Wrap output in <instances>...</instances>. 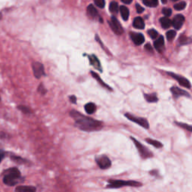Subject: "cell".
Masks as SVG:
<instances>
[{"instance_id": "cell-1", "label": "cell", "mask_w": 192, "mask_h": 192, "mask_svg": "<svg viewBox=\"0 0 192 192\" xmlns=\"http://www.w3.org/2000/svg\"><path fill=\"white\" fill-rule=\"evenodd\" d=\"M70 115L75 121L76 127L84 131H95L101 130L103 128V123L101 122L84 116L76 110H71Z\"/></svg>"}, {"instance_id": "cell-2", "label": "cell", "mask_w": 192, "mask_h": 192, "mask_svg": "<svg viewBox=\"0 0 192 192\" xmlns=\"http://www.w3.org/2000/svg\"><path fill=\"white\" fill-rule=\"evenodd\" d=\"M3 182L6 186H15L21 182L20 172L17 167H11L4 172Z\"/></svg>"}, {"instance_id": "cell-3", "label": "cell", "mask_w": 192, "mask_h": 192, "mask_svg": "<svg viewBox=\"0 0 192 192\" xmlns=\"http://www.w3.org/2000/svg\"><path fill=\"white\" fill-rule=\"evenodd\" d=\"M108 185L107 186V188H119L124 186H129V187H141L142 184L137 181H124L118 180V179H110L108 181Z\"/></svg>"}, {"instance_id": "cell-4", "label": "cell", "mask_w": 192, "mask_h": 192, "mask_svg": "<svg viewBox=\"0 0 192 192\" xmlns=\"http://www.w3.org/2000/svg\"><path fill=\"white\" fill-rule=\"evenodd\" d=\"M131 140L134 142V145L137 147V151H138L140 156H141V158L143 159L149 158H152L153 156V154H152V152L149 150V149H147L145 146H143V144H141V143H140L139 141H137L134 137H131Z\"/></svg>"}, {"instance_id": "cell-5", "label": "cell", "mask_w": 192, "mask_h": 192, "mask_svg": "<svg viewBox=\"0 0 192 192\" xmlns=\"http://www.w3.org/2000/svg\"><path fill=\"white\" fill-rule=\"evenodd\" d=\"M125 117H127L129 120L132 121V122H135V123L138 124L139 125H140L141 127L144 128L146 129H148L149 128V125L148 121L144 118H141V117H137L134 116V115L130 113H125Z\"/></svg>"}, {"instance_id": "cell-6", "label": "cell", "mask_w": 192, "mask_h": 192, "mask_svg": "<svg viewBox=\"0 0 192 192\" xmlns=\"http://www.w3.org/2000/svg\"><path fill=\"white\" fill-rule=\"evenodd\" d=\"M108 23L111 29L116 34H117V35H122L123 33V29H122L121 24H119V22L118 21V20L115 17H111L110 20Z\"/></svg>"}, {"instance_id": "cell-7", "label": "cell", "mask_w": 192, "mask_h": 192, "mask_svg": "<svg viewBox=\"0 0 192 192\" xmlns=\"http://www.w3.org/2000/svg\"><path fill=\"white\" fill-rule=\"evenodd\" d=\"M95 161L101 169H107L111 167V161L107 156H100L95 158Z\"/></svg>"}, {"instance_id": "cell-8", "label": "cell", "mask_w": 192, "mask_h": 192, "mask_svg": "<svg viewBox=\"0 0 192 192\" xmlns=\"http://www.w3.org/2000/svg\"><path fill=\"white\" fill-rule=\"evenodd\" d=\"M32 69H33L34 75L37 78H40L41 77L44 75V65L40 62H34L32 64Z\"/></svg>"}, {"instance_id": "cell-9", "label": "cell", "mask_w": 192, "mask_h": 192, "mask_svg": "<svg viewBox=\"0 0 192 192\" xmlns=\"http://www.w3.org/2000/svg\"><path fill=\"white\" fill-rule=\"evenodd\" d=\"M169 74L172 77H173L174 79H176V80L179 82V84H180L183 87H186V88L188 89H190L191 88V84L190 82H189L188 80H187L186 78H185V77H182V76H179V75H177V74H173V73H171V72H169Z\"/></svg>"}, {"instance_id": "cell-10", "label": "cell", "mask_w": 192, "mask_h": 192, "mask_svg": "<svg viewBox=\"0 0 192 192\" xmlns=\"http://www.w3.org/2000/svg\"><path fill=\"white\" fill-rule=\"evenodd\" d=\"M185 17L182 14H177L174 17L172 21V25L176 29H180L185 22Z\"/></svg>"}, {"instance_id": "cell-11", "label": "cell", "mask_w": 192, "mask_h": 192, "mask_svg": "<svg viewBox=\"0 0 192 192\" xmlns=\"http://www.w3.org/2000/svg\"><path fill=\"white\" fill-rule=\"evenodd\" d=\"M131 39H132L133 42L136 45H140L144 43V36L141 33H137V32H131L130 34Z\"/></svg>"}, {"instance_id": "cell-12", "label": "cell", "mask_w": 192, "mask_h": 192, "mask_svg": "<svg viewBox=\"0 0 192 192\" xmlns=\"http://www.w3.org/2000/svg\"><path fill=\"white\" fill-rule=\"evenodd\" d=\"M171 91L172 92L173 95L174 96H176V97H179V96H187V97H189V94L186 91L183 90V89H182L180 88H178V87H172L171 89Z\"/></svg>"}, {"instance_id": "cell-13", "label": "cell", "mask_w": 192, "mask_h": 192, "mask_svg": "<svg viewBox=\"0 0 192 192\" xmlns=\"http://www.w3.org/2000/svg\"><path fill=\"white\" fill-rule=\"evenodd\" d=\"M154 47L158 52H161L164 47V39L163 36H160L154 41Z\"/></svg>"}, {"instance_id": "cell-14", "label": "cell", "mask_w": 192, "mask_h": 192, "mask_svg": "<svg viewBox=\"0 0 192 192\" xmlns=\"http://www.w3.org/2000/svg\"><path fill=\"white\" fill-rule=\"evenodd\" d=\"M15 192H36V188L34 186H17L15 189Z\"/></svg>"}, {"instance_id": "cell-15", "label": "cell", "mask_w": 192, "mask_h": 192, "mask_svg": "<svg viewBox=\"0 0 192 192\" xmlns=\"http://www.w3.org/2000/svg\"><path fill=\"white\" fill-rule=\"evenodd\" d=\"M133 26L134 28L138 29H143L145 28V23L141 17H137L134 18V22H133Z\"/></svg>"}, {"instance_id": "cell-16", "label": "cell", "mask_w": 192, "mask_h": 192, "mask_svg": "<svg viewBox=\"0 0 192 192\" xmlns=\"http://www.w3.org/2000/svg\"><path fill=\"white\" fill-rule=\"evenodd\" d=\"M89 61H90L91 65H93L94 67L96 69L99 70L100 71H101V64L99 60L98 59V58L95 56H89Z\"/></svg>"}, {"instance_id": "cell-17", "label": "cell", "mask_w": 192, "mask_h": 192, "mask_svg": "<svg viewBox=\"0 0 192 192\" xmlns=\"http://www.w3.org/2000/svg\"><path fill=\"white\" fill-rule=\"evenodd\" d=\"M160 24L164 29H168L169 27H171V26L172 25V21L168 17H161L160 19Z\"/></svg>"}, {"instance_id": "cell-18", "label": "cell", "mask_w": 192, "mask_h": 192, "mask_svg": "<svg viewBox=\"0 0 192 192\" xmlns=\"http://www.w3.org/2000/svg\"><path fill=\"white\" fill-rule=\"evenodd\" d=\"M87 13H88L89 16L92 18H95L98 16V11L96 10L94 5H89L87 8Z\"/></svg>"}, {"instance_id": "cell-19", "label": "cell", "mask_w": 192, "mask_h": 192, "mask_svg": "<svg viewBox=\"0 0 192 192\" xmlns=\"http://www.w3.org/2000/svg\"><path fill=\"white\" fill-rule=\"evenodd\" d=\"M120 13L122 14V17L123 18L124 20H128V17H129V10L128 9L127 7L124 6H120Z\"/></svg>"}, {"instance_id": "cell-20", "label": "cell", "mask_w": 192, "mask_h": 192, "mask_svg": "<svg viewBox=\"0 0 192 192\" xmlns=\"http://www.w3.org/2000/svg\"><path fill=\"white\" fill-rule=\"evenodd\" d=\"M95 110H96V106L94 103H88L85 105V110L88 114L94 113Z\"/></svg>"}, {"instance_id": "cell-21", "label": "cell", "mask_w": 192, "mask_h": 192, "mask_svg": "<svg viewBox=\"0 0 192 192\" xmlns=\"http://www.w3.org/2000/svg\"><path fill=\"white\" fill-rule=\"evenodd\" d=\"M146 141L148 143L151 144L152 146H153L154 147H156V148H161V147H163V144L161 143V142H159V141H158V140H152V139L151 138H146Z\"/></svg>"}, {"instance_id": "cell-22", "label": "cell", "mask_w": 192, "mask_h": 192, "mask_svg": "<svg viewBox=\"0 0 192 192\" xmlns=\"http://www.w3.org/2000/svg\"><path fill=\"white\" fill-rule=\"evenodd\" d=\"M144 97L148 102L153 103V102L158 101V97L156 94H149V95L144 94Z\"/></svg>"}, {"instance_id": "cell-23", "label": "cell", "mask_w": 192, "mask_h": 192, "mask_svg": "<svg viewBox=\"0 0 192 192\" xmlns=\"http://www.w3.org/2000/svg\"><path fill=\"white\" fill-rule=\"evenodd\" d=\"M143 4L148 7L155 8L158 5V0H143Z\"/></svg>"}, {"instance_id": "cell-24", "label": "cell", "mask_w": 192, "mask_h": 192, "mask_svg": "<svg viewBox=\"0 0 192 192\" xmlns=\"http://www.w3.org/2000/svg\"><path fill=\"white\" fill-rule=\"evenodd\" d=\"M109 8H110V12H112L113 14H116L118 12V11H119V5H118L117 2H110Z\"/></svg>"}, {"instance_id": "cell-25", "label": "cell", "mask_w": 192, "mask_h": 192, "mask_svg": "<svg viewBox=\"0 0 192 192\" xmlns=\"http://www.w3.org/2000/svg\"><path fill=\"white\" fill-rule=\"evenodd\" d=\"M91 74H92V77H93L94 78L96 79V80H97L98 81V82L100 83V84H101L102 86H104L105 87V88H107V89H110V90H111V89L110 88V86H107V84H104V83L103 82V80H101V79L100 78V77H99V76L97 74L95 73V72H94V71H91Z\"/></svg>"}, {"instance_id": "cell-26", "label": "cell", "mask_w": 192, "mask_h": 192, "mask_svg": "<svg viewBox=\"0 0 192 192\" xmlns=\"http://www.w3.org/2000/svg\"><path fill=\"white\" fill-rule=\"evenodd\" d=\"M11 160H13L14 162L17 163V164H24V163H26L25 159L22 158L20 157V156L11 155Z\"/></svg>"}, {"instance_id": "cell-27", "label": "cell", "mask_w": 192, "mask_h": 192, "mask_svg": "<svg viewBox=\"0 0 192 192\" xmlns=\"http://www.w3.org/2000/svg\"><path fill=\"white\" fill-rule=\"evenodd\" d=\"M179 44H182V45H184V44H188L191 43L190 39L188 38V37H186V35H182L180 37H179Z\"/></svg>"}, {"instance_id": "cell-28", "label": "cell", "mask_w": 192, "mask_h": 192, "mask_svg": "<svg viewBox=\"0 0 192 192\" xmlns=\"http://www.w3.org/2000/svg\"><path fill=\"white\" fill-rule=\"evenodd\" d=\"M176 124L180 128H182L186 129V130L188 131L192 132V125H188V124L186 123H182V122H176Z\"/></svg>"}, {"instance_id": "cell-29", "label": "cell", "mask_w": 192, "mask_h": 192, "mask_svg": "<svg viewBox=\"0 0 192 192\" xmlns=\"http://www.w3.org/2000/svg\"><path fill=\"white\" fill-rule=\"evenodd\" d=\"M186 7V2H181L179 3H177L174 5V9L176 11H182L185 9Z\"/></svg>"}, {"instance_id": "cell-30", "label": "cell", "mask_w": 192, "mask_h": 192, "mask_svg": "<svg viewBox=\"0 0 192 192\" xmlns=\"http://www.w3.org/2000/svg\"><path fill=\"white\" fill-rule=\"evenodd\" d=\"M176 32L174 30H170L167 32L166 34V36H167V39L168 41H172L173 39L176 37Z\"/></svg>"}, {"instance_id": "cell-31", "label": "cell", "mask_w": 192, "mask_h": 192, "mask_svg": "<svg viewBox=\"0 0 192 192\" xmlns=\"http://www.w3.org/2000/svg\"><path fill=\"white\" fill-rule=\"evenodd\" d=\"M148 34H149V35L152 39H157V37L158 36V33L157 31L155 30V29H150V30H149L148 31Z\"/></svg>"}, {"instance_id": "cell-32", "label": "cell", "mask_w": 192, "mask_h": 192, "mask_svg": "<svg viewBox=\"0 0 192 192\" xmlns=\"http://www.w3.org/2000/svg\"><path fill=\"white\" fill-rule=\"evenodd\" d=\"M94 2L100 9H103L105 6V1L104 0H94Z\"/></svg>"}, {"instance_id": "cell-33", "label": "cell", "mask_w": 192, "mask_h": 192, "mask_svg": "<svg viewBox=\"0 0 192 192\" xmlns=\"http://www.w3.org/2000/svg\"><path fill=\"white\" fill-rule=\"evenodd\" d=\"M162 13L164 15H165V17H170L172 14V10L171 9H167V8H164L162 10Z\"/></svg>"}, {"instance_id": "cell-34", "label": "cell", "mask_w": 192, "mask_h": 192, "mask_svg": "<svg viewBox=\"0 0 192 192\" xmlns=\"http://www.w3.org/2000/svg\"><path fill=\"white\" fill-rule=\"evenodd\" d=\"M18 108L21 110L22 112L25 113H29L30 112L29 109L27 108V107H24V106H20V107H19Z\"/></svg>"}, {"instance_id": "cell-35", "label": "cell", "mask_w": 192, "mask_h": 192, "mask_svg": "<svg viewBox=\"0 0 192 192\" xmlns=\"http://www.w3.org/2000/svg\"><path fill=\"white\" fill-rule=\"evenodd\" d=\"M136 9H137V11L138 14H141L142 12H143V11H144L143 8L140 6V5H138V4H137V5H136Z\"/></svg>"}, {"instance_id": "cell-36", "label": "cell", "mask_w": 192, "mask_h": 192, "mask_svg": "<svg viewBox=\"0 0 192 192\" xmlns=\"http://www.w3.org/2000/svg\"><path fill=\"white\" fill-rule=\"evenodd\" d=\"M145 49L146 50H148V51H149V52H152V46L150 45V44H147L145 46Z\"/></svg>"}, {"instance_id": "cell-37", "label": "cell", "mask_w": 192, "mask_h": 192, "mask_svg": "<svg viewBox=\"0 0 192 192\" xmlns=\"http://www.w3.org/2000/svg\"><path fill=\"white\" fill-rule=\"evenodd\" d=\"M70 101H71V102H72V103H73V104H76L77 99H76L75 96L72 95V96H71V97H70Z\"/></svg>"}, {"instance_id": "cell-38", "label": "cell", "mask_w": 192, "mask_h": 192, "mask_svg": "<svg viewBox=\"0 0 192 192\" xmlns=\"http://www.w3.org/2000/svg\"><path fill=\"white\" fill-rule=\"evenodd\" d=\"M121 1L125 4H131L133 0H121Z\"/></svg>"}, {"instance_id": "cell-39", "label": "cell", "mask_w": 192, "mask_h": 192, "mask_svg": "<svg viewBox=\"0 0 192 192\" xmlns=\"http://www.w3.org/2000/svg\"><path fill=\"white\" fill-rule=\"evenodd\" d=\"M5 152H4L3 150H1V160H2V159L4 158V157H5Z\"/></svg>"}, {"instance_id": "cell-40", "label": "cell", "mask_w": 192, "mask_h": 192, "mask_svg": "<svg viewBox=\"0 0 192 192\" xmlns=\"http://www.w3.org/2000/svg\"><path fill=\"white\" fill-rule=\"evenodd\" d=\"M161 2L163 4H166L167 2V0H161Z\"/></svg>"}, {"instance_id": "cell-41", "label": "cell", "mask_w": 192, "mask_h": 192, "mask_svg": "<svg viewBox=\"0 0 192 192\" xmlns=\"http://www.w3.org/2000/svg\"><path fill=\"white\" fill-rule=\"evenodd\" d=\"M171 1H173V2H176V1H178V0H171Z\"/></svg>"}]
</instances>
